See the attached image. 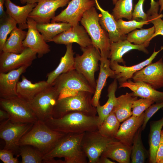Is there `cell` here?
I'll return each instance as SVG.
<instances>
[{"label":"cell","mask_w":163,"mask_h":163,"mask_svg":"<svg viewBox=\"0 0 163 163\" xmlns=\"http://www.w3.org/2000/svg\"><path fill=\"white\" fill-rule=\"evenodd\" d=\"M0 105L7 111L11 121L22 123H34L38 120L26 101L18 97L0 98Z\"/></svg>","instance_id":"obj_9"},{"label":"cell","mask_w":163,"mask_h":163,"mask_svg":"<svg viewBox=\"0 0 163 163\" xmlns=\"http://www.w3.org/2000/svg\"><path fill=\"white\" fill-rule=\"evenodd\" d=\"M19 152L22 157L21 163H43L44 155L39 150L31 145L20 146Z\"/></svg>","instance_id":"obj_36"},{"label":"cell","mask_w":163,"mask_h":163,"mask_svg":"<svg viewBox=\"0 0 163 163\" xmlns=\"http://www.w3.org/2000/svg\"><path fill=\"white\" fill-rule=\"evenodd\" d=\"M155 32L153 26L147 29L135 30L128 34L126 39L131 43L141 45L150 42Z\"/></svg>","instance_id":"obj_38"},{"label":"cell","mask_w":163,"mask_h":163,"mask_svg":"<svg viewBox=\"0 0 163 163\" xmlns=\"http://www.w3.org/2000/svg\"><path fill=\"white\" fill-rule=\"evenodd\" d=\"M117 87V79H114L108 88L107 96L108 99L107 102L102 106L99 103L96 107L98 119V126L101 124L105 118L113 110L117 101L115 93Z\"/></svg>","instance_id":"obj_32"},{"label":"cell","mask_w":163,"mask_h":163,"mask_svg":"<svg viewBox=\"0 0 163 163\" xmlns=\"http://www.w3.org/2000/svg\"><path fill=\"white\" fill-rule=\"evenodd\" d=\"M144 112L138 116H132L120 124L115 138L131 146L134 137L143 123Z\"/></svg>","instance_id":"obj_20"},{"label":"cell","mask_w":163,"mask_h":163,"mask_svg":"<svg viewBox=\"0 0 163 163\" xmlns=\"http://www.w3.org/2000/svg\"><path fill=\"white\" fill-rule=\"evenodd\" d=\"M51 85L45 81L32 83L23 75L21 81L18 83L17 92L19 97L28 101Z\"/></svg>","instance_id":"obj_26"},{"label":"cell","mask_w":163,"mask_h":163,"mask_svg":"<svg viewBox=\"0 0 163 163\" xmlns=\"http://www.w3.org/2000/svg\"><path fill=\"white\" fill-rule=\"evenodd\" d=\"M163 107V102L153 104L147 108L144 112L143 123L141 126L142 129L144 130L147 123L153 115Z\"/></svg>","instance_id":"obj_43"},{"label":"cell","mask_w":163,"mask_h":163,"mask_svg":"<svg viewBox=\"0 0 163 163\" xmlns=\"http://www.w3.org/2000/svg\"><path fill=\"white\" fill-rule=\"evenodd\" d=\"M115 5L112 14L117 21L123 18L132 19L133 0H118Z\"/></svg>","instance_id":"obj_37"},{"label":"cell","mask_w":163,"mask_h":163,"mask_svg":"<svg viewBox=\"0 0 163 163\" xmlns=\"http://www.w3.org/2000/svg\"><path fill=\"white\" fill-rule=\"evenodd\" d=\"M34 124L15 122L9 119L1 122L0 137L5 141L4 149L10 150L14 153L19 151L21 139Z\"/></svg>","instance_id":"obj_10"},{"label":"cell","mask_w":163,"mask_h":163,"mask_svg":"<svg viewBox=\"0 0 163 163\" xmlns=\"http://www.w3.org/2000/svg\"></svg>","instance_id":"obj_56"},{"label":"cell","mask_w":163,"mask_h":163,"mask_svg":"<svg viewBox=\"0 0 163 163\" xmlns=\"http://www.w3.org/2000/svg\"><path fill=\"white\" fill-rule=\"evenodd\" d=\"M65 134L53 130L44 122L38 120L21 138L19 145H31L44 155L52 150Z\"/></svg>","instance_id":"obj_3"},{"label":"cell","mask_w":163,"mask_h":163,"mask_svg":"<svg viewBox=\"0 0 163 163\" xmlns=\"http://www.w3.org/2000/svg\"><path fill=\"white\" fill-rule=\"evenodd\" d=\"M147 16L148 21L153 24L155 28V33L152 39L158 35L163 36V20L161 19L163 17V14L157 13Z\"/></svg>","instance_id":"obj_42"},{"label":"cell","mask_w":163,"mask_h":163,"mask_svg":"<svg viewBox=\"0 0 163 163\" xmlns=\"http://www.w3.org/2000/svg\"><path fill=\"white\" fill-rule=\"evenodd\" d=\"M118 0H112L113 4L114 5Z\"/></svg>","instance_id":"obj_54"},{"label":"cell","mask_w":163,"mask_h":163,"mask_svg":"<svg viewBox=\"0 0 163 163\" xmlns=\"http://www.w3.org/2000/svg\"><path fill=\"white\" fill-rule=\"evenodd\" d=\"M128 88L135 96L151 100L155 103L163 102V92L155 89L143 82H134L129 79L120 85L119 88Z\"/></svg>","instance_id":"obj_24"},{"label":"cell","mask_w":163,"mask_h":163,"mask_svg":"<svg viewBox=\"0 0 163 163\" xmlns=\"http://www.w3.org/2000/svg\"><path fill=\"white\" fill-rule=\"evenodd\" d=\"M81 49L82 54L81 55L77 54L75 57V69L82 74L95 89L96 82L94 74L99 69L100 52L93 45Z\"/></svg>","instance_id":"obj_8"},{"label":"cell","mask_w":163,"mask_h":163,"mask_svg":"<svg viewBox=\"0 0 163 163\" xmlns=\"http://www.w3.org/2000/svg\"><path fill=\"white\" fill-rule=\"evenodd\" d=\"M161 109L163 110V107Z\"/></svg>","instance_id":"obj_55"},{"label":"cell","mask_w":163,"mask_h":163,"mask_svg":"<svg viewBox=\"0 0 163 163\" xmlns=\"http://www.w3.org/2000/svg\"><path fill=\"white\" fill-rule=\"evenodd\" d=\"M163 126V117L159 120L151 121L149 135V162L156 163L157 151L160 142Z\"/></svg>","instance_id":"obj_30"},{"label":"cell","mask_w":163,"mask_h":163,"mask_svg":"<svg viewBox=\"0 0 163 163\" xmlns=\"http://www.w3.org/2000/svg\"><path fill=\"white\" fill-rule=\"evenodd\" d=\"M44 122L53 130L64 134L95 130L99 126L97 116L80 112H71L59 118L52 117Z\"/></svg>","instance_id":"obj_1"},{"label":"cell","mask_w":163,"mask_h":163,"mask_svg":"<svg viewBox=\"0 0 163 163\" xmlns=\"http://www.w3.org/2000/svg\"><path fill=\"white\" fill-rule=\"evenodd\" d=\"M117 22L120 30L124 34H129L137 28H141L144 25L150 23L149 21H138L135 20H132L126 21L122 19L117 20Z\"/></svg>","instance_id":"obj_40"},{"label":"cell","mask_w":163,"mask_h":163,"mask_svg":"<svg viewBox=\"0 0 163 163\" xmlns=\"http://www.w3.org/2000/svg\"><path fill=\"white\" fill-rule=\"evenodd\" d=\"M116 140L103 136L97 130L85 133L81 142V147L88 159V162L97 163L108 145Z\"/></svg>","instance_id":"obj_11"},{"label":"cell","mask_w":163,"mask_h":163,"mask_svg":"<svg viewBox=\"0 0 163 163\" xmlns=\"http://www.w3.org/2000/svg\"><path fill=\"white\" fill-rule=\"evenodd\" d=\"M28 67L24 66L7 73H0V98L8 99L18 97L17 87L20 76Z\"/></svg>","instance_id":"obj_18"},{"label":"cell","mask_w":163,"mask_h":163,"mask_svg":"<svg viewBox=\"0 0 163 163\" xmlns=\"http://www.w3.org/2000/svg\"><path fill=\"white\" fill-rule=\"evenodd\" d=\"M153 101L146 98H142L134 101L132 106V116H138L151 105L154 103Z\"/></svg>","instance_id":"obj_41"},{"label":"cell","mask_w":163,"mask_h":163,"mask_svg":"<svg viewBox=\"0 0 163 163\" xmlns=\"http://www.w3.org/2000/svg\"><path fill=\"white\" fill-rule=\"evenodd\" d=\"M138 97L133 92H127L117 97L116 103L112 111L120 123L132 116V106Z\"/></svg>","instance_id":"obj_29"},{"label":"cell","mask_w":163,"mask_h":163,"mask_svg":"<svg viewBox=\"0 0 163 163\" xmlns=\"http://www.w3.org/2000/svg\"><path fill=\"white\" fill-rule=\"evenodd\" d=\"M84 133L65 134L52 150L44 155L43 163H47L56 157L63 158L64 163H87V158L81 147Z\"/></svg>","instance_id":"obj_2"},{"label":"cell","mask_w":163,"mask_h":163,"mask_svg":"<svg viewBox=\"0 0 163 163\" xmlns=\"http://www.w3.org/2000/svg\"><path fill=\"white\" fill-rule=\"evenodd\" d=\"M14 153L11 151L3 149L0 150V159L4 163L8 162L13 157Z\"/></svg>","instance_id":"obj_46"},{"label":"cell","mask_w":163,"mask_h":163,"mask_svg":"<svg viewBox=\"0 0 163 163\" xmlns=\"http://www.w3.org/2000/svg\"><path fill=\"white\" fill-rule=\"evenodd\" d=\"M120 123L114 112L112 111L98 126L97 130L104 137L115 138L120 126Z\"/></svg>","instance_id":"obj_35"},{"label":"cell","mask_w":163,"mask_h":163,"mask_svg":"<svg viewBox=\"0 0 163 163\" xmlns=\"http://www.w3.org/2000/svg\"><path fill=\"white\" fill-rule=\"evenodd\" d=\"M110 160L108 158L101 155L97 163H115Z\"/></svg>","instance_id":"obj_50"},{"label":"cell","mask_w":163,"mask_h":163,"mask_svg":"<svg viewBox=\"0 0 163 163\" xmlns=\"http://www.w3.org/2000/svg\"><path fill=\"white\" fill-rule=\"evenodd\" d=\"M58 44H67L76 43L81 48L92 45L91 40L84 27L79 24L72 26L68 30L60 33L50 41Z\"/></svg>","instance_id":"obj_16"},{"label":"cell","mask_w":163,"mask_h":163,"mask_svg":"<svg viewBox=\"0 0 163 163\" xmlns=\"http://www.w3.org/2000/svg\"><path fill=\"white\" fill-rule=\"evenodd\" d=\"M150 42L139 45L132 43L127 39L111 42L109 59L111 62H116L125 65L126 62L123 58L124 55L129 51L136 50L148 54L146 49Z\"/></svg>","instance_id":"obj_22"},{"label":"cell","mask_w":163,"mask_h":163,"mask_svg":"<svg viewBox=\"0 0 163 163\" xmlns=\"http://www.w3.org/2000/svg\"><path fill=\"white\" fill-rule=\"evenodd\" d=\"M17 22L7 14L0 18V53L2 51L8 35L17 27Z\"/></svg>","instance_id":"obj_39"},{"label":"cell","mask_w":163,"mask_h":163,"mask_svg":"<svg viewBox=\"0 0 163 163\" xmlns=\"http://www.w3.org/2000/svg\"><path fill=\"white\" fill-rule=\"evenodd\" d=\"M145 0H138L133 13L132 20L141 19L142 21H148L147 14L143 10V4Z\"/></svg>","instance_id":"obj_44"},{"label":"cell","mask_w":163,"mask_h":163,"mask_svg":"<svg viewBox=\"0 0 163 163\" xmlns=\"http://www.w3.org/2000/svg\"><path fill=\"white\" fill-rule=\"evenodd\" d=\"M150 8L147 11V15L158 13L159 5L158 2L154 0H151Z\"/></svg>","instance_id":"obj_47"},{"label":"cell","mask_w":163,"mask_h":163,"mask_svg":"<svg viewBox=\"0 0 163 163\" xmlns=\"http://www.w3.org/2000/svg\"><path fill=\"white\" fill-rule=\"evenodd\" d=\"M37 5V3L27 4L21 6L15 5L10 0H5V3L6 13L17 22L18 27L22 30L27 29L28 15Z\"/></svg>","instance_id":"obj_25"},{"label":"cell","mask_w":163,"mask_h":163,"mask_svg":"<svg viewBox=\"0 0 163 163\" xmlns=\"http://www.w3.org/2000/svg\"><path fill=\"white\" fill-rule=\"evenodd\" d=\"M51 85L59 93V99L73 95L80 91L94 94L95 91L85 78L75 69L60 75Z\"/></svg>","instance_id":"obj_6"},{"label":"cell","mask_w":163,"mask_h":163,"mask_svg":"<svg viewBox=\"0 0 163 163\" xmlns=\"http://www.w3.org/2000/svg\"><path fill=\"white\" fill-rule=\"evenodd\" d=\"M71 0H39L28 17L37 23H50L55 16V12L66 5Z\"/></svg>","instance_id":"obj_15"},{"label":"cell","mask_w":163,"mask_h":163,"mask_svg":"<svg viewBox=\"0 0 163 163\" xmlns=\"http://www.w3.org/2000/svg\"><path fill=\"white\" fill-rule=\"evenodd\" d=\"M20 155V154L18 155L16 157H13L8 162V163H18L19 162L18 160V157Z\"/></svg>","instance_id":"obj_52"},{"label":"cell","mask_w":163,"mask_h":163,"mask_svg":"<svg viewBox=\"0 0 163 163\" xmlns=\"http://www.w3.org/2000/svg\"><path fill=\"white\" fill-rule=\"evenodd\" d=\"M20 1L22 4H24L37 3L39 0H20Z\"/></svg>","instance_id":"obj_51"},{"label":"cell","mask_w":163,"mask_h":163,"mask_svg":"<svg viewBox=\"0 0 163 163\" xmlns=\"http://www.w3.org/2000/svg\"><path fill=\"white\" fill-rule=\"evenodd\" d=\"M156 163H163V129L161 133V138L156 156Z\"/></svg>","instance_id":"obj_45"},{"label":"cell","mask_w":163,"mask_h":163,"mask_svg":"<svg viewBox=\"0 0 163 163\" xmlns=\"http://www.w3.org/2000/svg\"><path fill=\"white\" fill-rule=\"evenodd\" d=\"M37 28L46 42H50L57 35L65 31L72 26L69 23L53 22L37 23Z\"/></svg>","instance_id":"obj_33"},{"label":"cell","mask_w":163,"mask_h":163,"mask_svg":"<svg viewBox=\"0 0 163 163\" xmlns=\"http://www.w3.org/2000/svg\"><path fill=\"white\" fill-rule=\"evenodd\" d=\"M72 44L70 43L66 45L65 53L61 58L58 66L47 74L46 81L49 84L51 85L60 75L75 69V53L72 49Z\"/></svg>","instance_id":"obj_28"},{"label":"cell","mask_w":163,"mask_h":163,"mask_svg":"<svg viewBox=\"0 0 163 163\" xmlns=\"http://www.w3.org/2000/svg\"><path fill=\"white\" fill-rule=\"evenodd\" d=\"M158 2L159 6H160L159 14H160L163 10V0H158Z\"/></svg>","instance_id":"obj_53"},{"label":"cell","mask_w":163,"mask_h":163,"mask_svg":"<svg viewBox=\"0 0 163 163\" xmlns=\"http://www.w3.org/2000/svg\"><path fill=\"white\" fill-rule=\"evenodd\" d=\"M93 94L88 91H80L73 95L59 99L54 108L52 117L59 118L72 112L96 115V107L92 103Z\"/></svg>","instance_id":"obj_4"},{"label":"cell","mask_w":163,"mask_h":163,"mask_svg":"<svg viewBox=\"0 0 163 163\" xmlns=\"http://www.w3.org/2000/svg\"><path fill=\"white\" fill-rule=\"evenodd\" d=\"M0 53V73H7L24 66L29 67L37 55L29 48L20 53L4 52Z\"/></svg>","instance_id":"obj_13"},{"label":"cell","mask_w":163,"mask_h":163,"mask_svg":"<svg viewBox=\"0 0 163 163\" xmlns=\"http://www.w3.org/2000/svg\"><path fill=\"white\" fill-rule=\"evenodd\" d=\"M142 131L141 127L136 132L133 139L130 157L131 162L132 163H145L147 158L149 157V155L142 142Z\"/></svg>","instance_id":"obj_34"},{"label":"cell","mask_w":163,"mask_h":163,"mask_svg":"<svg viewBox=\"0 0 163 163\" xmlns=\"http://www.w3.org/2000/svg\"><path fill=\"white\" fill-rule=\"evenodd\" d=\"M27 31L15 27L10 33L9 37L6 40L2 52L20 53L26 48L23 42L26 38Z\"/></svg>","instance_id":"obj_31"},{"label":"cell","mask_w":163,"mask_h":163,"mask_svg":"<svg viewBox=\"0 0 163 163\" xmlns=\"http://www.w3.org/2000/svg\"><path fill=\"white\" fill-rule=\"evenodd\" d=\"M100 72L98 78L96 81L95 92L92 99L93 105L96 107L99 103L101 92L106 84L108 78L115 79L116 75L114 71L110 67V60L108 59L109 54L100 53Z\"/></svg>","instance_id":"obj_21"},{"label":"cell","mask_w":163,"mask_h":163,"mask_svg":"<svg viewBox=\"0 0 163 163\" xmlns=\"http://www.w3.org/2000/svg\"><path fill=\"white\" fill-rule=\"evenodd\" d=\"M162 50L163 46H161L160 49L157 51H155V48L153 53L148 58L138 64L131 66H123L119 65L118 63L116 62L110 61V67L114 71L116 75L115 78L118 82L119 85L131 79L136 72L152 63L158 54Z\"/></svg>","instance_id":"obj_19"},{"label":"cell","mask_w":163,"mask_h":163,"mask_svg":"<svg viewBox=\"0 0 163 163\" xmlns=\"http://www.w3.org/2000/svg\"><path fill=\"white\" fill-rule=\"evenodd\" d=\"M131 79L134 82H144L157 90L163 88V57L136 72Z\"/></svg>","instance_id":"obj_14"},{"label":"cell","mask_w":163,"mask_h":163,"mask_svg":"<svg viewBox=\"0 0 163 163\" xmlns=\"http://www.w3.org/2000/svg\"><path fill=\"white\" fill-rule=\"evenodd\" d=\"M96 7L101 13L99 22L102 27L108 34L111 42L126 40L127 36L120 30L117 22L112 14L102 8L97 0H94Z\"/></svg>","instance_id":"obj_23"},{"label":"cell","mask_w":163,"mask_h":163,"mask_svg":"<svg viewBox=\"0 0 163 163\" xmlns=\"http://www.w3.org/2000/svg\"><path fill=\"white\" fill-rule=\"evenodd\" d=\"M9 118V115L8 113L5 110H0V121L2 122Z\"/></svg>","instance_id":"obj_49"},{"label":"cell","mask_w":163,"mask_h":163,"mask_svg":"<svg viewBox=\"0 0 163 163\" xmlns=\"http://www.w3.org/2000/svg\"><path fill=\"white\" fill-rule=\"evenodd\" d=\"M59 95L58 92L51 85L27 101L38 120L45 122L52 117Z\"/></svg>","instance_id":"obj_7"},{"label":"cell","mask_w":163,"mask_h":163,"mask_svg":"<svg viewBox=\"0 0 163 163\" xmlns=\"http://www.w3.org/2000/svg\"><path fill=\"white\" fill-rule=\"evenodd\" d=\"M99 17L93 7L85 12L80 22L89 36L93 46L100 53H110L111 42L108 33L99 23Z\"/></svg>","instance_id":"obj_5"},{"label":"cell","mask_w":163,"mask_h":163,"mask_svg":"<svg viewBox=\"0 0 163 163\" xmlns=\"http://www.w3.org/2000/svg\"><path fill=\"white\" fill-rule=\"evenodd\" d=\"M95 5L94 0H71L67 7L55 16L51 22H66L75 26L79 24L85 12Z\"/></svg>","instance_id":"obj_12"},{"label":"cell","mask_w":163,"mask_h":163,"mask_svg":"<svg viewBox=\"0 0 163 163\" xmlns=\"http://www.w3.org/2000/svg\"><path fill=\"white\" fill-rule=\"evenodd\" d=\"M37 24L34 20L28 18V30L23 43L24 47L31 49L37 53V57L40 58L50 52V46L37 29Z\"/></svg>","instance_id":"obj_17"},{"label":"cell","mask_w":163,"mask_h":163,"mask_svg":"<svg viewBox=\"0 0 163 163\" xmlns=\"http://www.w3.org/2000/svg\"><path fill=\"white\" fill-rule=\"evenodd\" d=\"M131 147L116 140L108 145L101 155L119 163H129Z\"/></svg>","instance_id":"obj_27"},{"label":"cell","mask_w":163,"mask_h":163,"mask_svg":"<svg viewBox=\"0 0 163 163\" xmlns=\"http://www.w3.org/2000/svg\"><path fill=\"white\" fill-rule=\"evenodd\" d=\"M5 0H0V18L5 17L7 14L4 10V5Z\"/></svg>","instance_id":"obj_48"}]
</instances>
